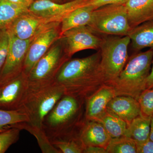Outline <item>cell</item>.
Segmentation results:
<instances>
[{
	"label": "cell",
	"instance_id": "5b68a950",
	"mask_svg": "<svg viewBox=\"0 0 153 153\" xmlns=\"http://www.w3.org/2000/svg\"><path fill=\"white\" fill-rule=\"evenodd\" d=\"M128 36L102 37L99 51L100 67L106 85H111L123 70L128 60Z\"/></svg>",
	"mask_w": 153,
	"mask_h": 153
},
{
	"label": "cell",
	"instance_id": "d6a6232c",
	"mask_svg": "<svg viewBox=\"0 0 153 153\" xmlns=\"http://www.w3.org/2000/svg\"><path fill=\"white\" fill-rule=\"evenodd\" d=\"M153 88V60L149 75L147 80L146 89Z\"/></svg>",
	"mask_w": 153,
	"mask_h": 153
},
{
	"label": "cell",
	"instance_id": "74e56055",
	"mask_svg": "<svg viewBox=\"0 0 153 153\" xmlns=\"http://www.w3.org/2000/svg\"><path fill=\"white\" fill-rule=\"evenodd\" d=\"M50 1H53L55 2L60 3V1H62V0H50Z\"/></svg>",
	"mask_w": 153,
	"mask_h": 153
},
{
	"label": "cell",
	"instance_id": "d590c367",
	"mask_svg": "<svg viewBox=\"0 0 153 153\" xmlns=\"http://www.w3.org/2000/svg\"><path fill=\"white\" fill-rule=\"evenodd\" d=\"M25 1L27 2V3L29 4V5H30L34 1V0H25Z\"/></svg>",
	"mask_w": 153,
	"mask_h": 153
},
{
	"label": "cell",
	"instance_id": "83f0119b",
	"mask_svg": "<svg viewBox=\"0 0 153 153\" xmlns=\"http://www.w3.org/2000/svg\"><path fill=\"white\" fill-rule=\"evenodd\" d=\"M21 131L14 128L0 132V153H5L12 145L18 141Z\"/></svg>",
	"mask_w": 153,
	"mask_h": 153
},
{
	"label": "cell",
	"instance_id": "4fadbf2b",
	"mask_svg": "<svg viewBox=\"0 0 153 153\" xmlns=\"http://www.w3.org/2000/svg\"><path fill=\"white\" fill-rule=\"evenodd\" d=\"M86 1L75 0L69 2L59 3L50 0H34L29 7V10L38 16L52 18L61 22L68 13L84 5Z\"/></svg>",
	"mask_w": 153,
	"mask_h": 153
},
{
	"label": "cell",
	"instance_id": "4dcf8cb0",
	"mask_svg": "<svg viewBox=\"0 0 153 153\" xmlns=\"http://www.w3.org/2000/svg\"><path fill=\"white\" fill-rule=\"evenodd\" d=\"M136 145L137 153H153V142L149 139Z\"/></svg>",
	"mask_w": 153,
	"mask_h": 153
},
{
	"label": "cell",
	"instance_id": "d4e9b609",
	"mask_svg": "<svg viewBox=\"0 0 153 153\" xmlns=\"http://www.w3.org/2000/svg\"><path fill=\"white\" fill-rule=\"evenodd\" d=\"M50 142L61 153H82L84 149L78 136L55 139Z\"/></svg>",
	"mask_w": 153,
	"mask_h": 153
},
{
	"label": "cell",
	"instance_id": "5bb4252c",
	"mask_svg": "<svg viewBox=\"0 0 153 153\" xmlns=\"http://www.w3.org/2000/svg\"><path fill=\"white\" fill-rule=\"evenodd\" d=\"M115 96L112 86L104 85L85 100V117L94 120L106 110L109 102Z\"/></svg>",
	"mask_w": 153,
	"mask_h": 153
},
{
	"label": "cell",
	"instance_id": "603a6c76",
	"mask_svg": "<svg viewBox=\"0 0 153 153\" xmlns=\"http://www.w3.org/2000/svg\"><path fill=\"white\" fill-rule=\"evenodd\" d=\"M14 128H19L21 131L27 130L36 137L42 153H61L50 142L43 128L31 125L27 122L17 124Z\"/></svg>",
	"mask_w": 153,
	"mask_h": 153
},
{
	"label": "cell",
	"instance_id": "e575fe53",
	"mask_svg": "<svg viewBox=\"0 0 153 153\" xmlns=\"http://www.w3.org/2000/svg\"><path fill=\"white\" fill-rule=\"evenodd\" d=\"M149 139L153 142V117L151 118Z\"/></svg>",
	"mask_w": 153,
	"mask_h": 153
},
{
	"label": "cell",
	"instance_id": "ba28073f",
	"mask_svg": "<svg viewBox=\"0 0 153 153\" xmlns=\"http://www.w3.org/2000/svg\"><path fill=\"white\" fill-rule=\"evenodd\" d=\"M9 33L8 50L4 64L0 71V85L13 79L24 71L28 48L35 38L22 40Z\"/></svg>",
	"mask_w": 153,
	"mask_h": 153
},
{
	"label": "cell",
	"instance_id": "4316f807",
	"mask_svg": "<svg viewBox=\"0 0 153 153\" xmlns=\"http://www.w3.org/2000/svg\"><path fill=\"white\" fill-rule=\"evenodd\" d=\"M141 115L147 117H153V88L145 89L137 100Z\"/></svg>",
	"mask_w": 153,
	"mask_h": 153
},
{
	"label": "cell",
	"instance_id": "8d00e7d4",
	"mask_svg": "<svg viewBox=\"0 0 153 153\" xmlns=\"http://www.w3.org/2000/svg\"><path fill=\"white\" fill-rule=\"evenodd\" d=\"M75 0H62V3L69 2L73 1Z\"/></svg>",
	"mask_w": 153,
	"mask_h": 153
},
{
	"label": "cell",
	"instance_id": "9a60e30c",
	"mask_svg": "<svg viewBox=\"0 0 153 153\" xmlns=\"http://www.w3.org/2000/svg\"><path fill=\"white\" fill-rule=\"evenodd\" d=\"M79 137L84 148L97 146L106 149L111 139L101 123L86 119L80 129Z\"/></svg>",
	"mask_w": 153,
	"mask_h": 153
},
{
	"label": "cell",
	"instance_id": "8fae6325",
	"mask_svg": "<svg viewBox=\"0 0 153 153\" xmlns=\"http://www.w3.org/2000/svg\"><path fill=\"white\" fill-rule=\"evenodd\" d=\"M60 23L46 29L33 39L28 48L24 71L29 74L33 66L43 57L56 40L61 37Z\"/></svg>",
	"mask_w": 153,
	"mask_h": 153
},
{
	"label": "cell",
	"instance_id": "52a82bcc",
	"mask_svg": "<svg viewBox=\"0 0 153 153\" xmlns=\"http://www.w3.org/2000/svg\"><path fill=\"white\" fill-rule=\"evenodd\" d=\"M70 58L66 56L60 37L53 43L28 74L29 86L45 85L55 81L63 64Z\"/></svg>",
	"mask_w": 153,
	"mask_h": 153
},
{
	"label": "cell",
	"instance_id": "44dd1931",
	"mask_svg": "<svg viewBox=\"0 0 153 153\" xmlns=\"http://www.w3.org/2000/svg\"><path fill=\"white\" fill-rule=\"evenodd\" d=\"M94 120L101 123L111 138L124 135L128 126L125 121L107 110Z\"/></svg>",
	"mask_w": 153,
	"mask_h": 153
},
{
	"label": "cell",
	"instance_id": "2e32d148",
	"mask_svg": "<svg viewBox=\"0 0 153 153\" xmlns=\"http://www.w3.org/2000/svg\"><path fill=\"white\" fill-rule=\"evenodd\" d=\"M106 110L125 121L128 125L141 114L138 100L126 96H115L108 104Z\"/></svg>",
	"mask_w": 153,
	"mask_h": 153
},
{
	"label": "cell",
	"instance_id": "7402d4cb",
	"mask_svg": "<svg viewBox=\"0 0 153 153\" xmlns=\"http://www.w3.org/2000/svg\"><path fill=\"white\" fill-rule=\"evenodd\" d=\"M29 7L0 0V30L7 29L21 14L27 12Z\"/></svg>",
	"mask_w": 153,
	"mask_h": 153
},
{
	"label": "cell",
	"instance_id": "cb8c5ba5",
	"mask_svg": "<svg viewBox=\"0 0 153 153\" xmlns=\"http://www.w3.org/2000/svg\"><path fill=\"white\" fill-rule=\"evenodd\" d=\"M28 121V117L19 110L9 111L0 108V132L14 128L17 124Z\"/></svg>",
	"mask_w": 153,
	"mask_h": 153
},
{
	"label": "cell",
	"instance_id": "7c38bea8",
	"mask_svg": "<svg viewBox=\"0 0 153 153\" xmlns=\"http://www.w3.org/2000/svg\"><path fill=\"white\" fill-rule=\"evenodd\" d=\"M29 86L28 75L24 71L0 85V108L9 111L19 110Z\"/></svg>",
	"mask_w": 153,
	"mask_h": 153
},
{
	"label": "cell",
	"instance_id": "f1b7e54d",
	"mask_svg": "<svg viewBox=\"0 0 153 153\" xmlns=\"http://www.w3.org/2000/svg\"><path fill=\"white\" fill-rule=\"evenodd\" d=\"M10 42V34L7 29L0 30V71L5 61Z\"/></svg>",
	"mask_w": 153,
	"mask_h": 153
},
{
	"label": "cell",
	"instance_id": "30bf717a",
	"mask_svg": "<svg viewBox=\"0 0 153 153\" xmlns=\"http://www.w3.org/2000/svg\"><path fill=\"white\" fill-rule=\"evenodd\" d=\"M87 26L74 28L61 35L64 51L71 58L75 53L86 49L99 50L102 37L95 35Z\"/></svg>",
	"mask_w": 153,
	"mask_h": 153
},
{
	"label": "cell",
	"instance_id": "d6986e66",
	"mask_svg": "<svg viewBox=\"0 0 153 153\" xmlns=\"http://www.w3.org/2000/svg\"><path fill=\"white\" fill-rule=\"evenodd\" d=\"M128 36L135 51L146 48L153 49V19L133 28Z\"/></svg>",
	"mask_w": 153,
	"mask_h": 153
},
{
	"label": "cell",
	"instance_id": "ffe728a7",
	"mask_svg": "<svg viewBox=\"0 0 153 153\" xmlns=\"http://www.w3.org/2000/svg\"><path fill=\"white\" fill-rule=\"evenodd\" d=\"M151 118L140 115L127 126L125 136L133 140L137 144L144 142L149 139Z\"/></svg>",
	"mask_w": 153,
	"mask_h": 153
},
{
	"label": "cell",
	"instance_id": "f546056e",
	"mask_svg": "<svg viewBox=\"0 0 153 153\" xmlns=\"http://www.w3.org/2000/svg\"><path fill=\"white\" fill-rule=\"evenodd\" d=\"M128 0H87L84 5L88 6L94 10L110 4H125Z\"/></svg>",
	"mask_w": 153,
	"mask_h": 153
},
{
	"label": "cell",
	"instance_id": "ac0fdd59",
	"mask_svg": "<svg viewBox=\"0 0 153 153\" xmlns=\"http://www.w3.org/2000/svg\"><path fill=\"white\" fill-rule=\"evenodd\" d=\"M93 11L89 6L83 5L68 13L60 22L61 36L71 29L87 26L91 20Z\"/></svg>",
	"mask_w": 153,
	"mask_h": 153
},
{
	"label": "cell",
	"instance_id": "277c9868",
	"mask_svg": "<svg viewBox=\"0 0 153 153\" xmlns=\"http://www.w3.org/2000/svg\"><path fill=\"white\" fill-rule=\"evenodd\" d=\"M64 94L63 88L55 81L45 85L29 86L19 110L28 117L27 122L42 128L44 117Z\"/></svg>",
	"mask_w": 153,
	"mask_h": 153
},
{
	"label": "cell",
	"instance_id": "484cf974",
	"mask_svg": "<svg viewBox=\"0 0 153 153\" xmlns=\"http://www.w3.org/2000/svg\"><path fill=\"white\" fill-rule=\"evenodd\" d=\"M106 150L107 153H137V145L133 140L123 136L111 138Z\"/></svg>",
	"mask_w": 153,
	"mask_h": 153
},
{
	"label": "cell",
	"instance_id": "1f68e13d",
	"mask_svg": "<svg viewBox=\"0 0 153 153\" xmlns=\"http://www.w3.org/2000/svg\"><path fill=\"white\" fill-rule=\"evenodd\" d=\"M83 153H107L106 149L97 146H88L84 148Z\"/></svg>",
	"mask_w": 153,
	"mask_h": 153
},
{
	"label": "cell",
	"instance_id": "836d02e7",
	"mask_svg": "<svg viewBox=\"0 0 153 153\" xmlns=\"http://www.w3.org/2000/svg\"><path fill=\"white\" fill-rule=\"evenodd\" d=\"M7 1L10 2L13 4H17L29 7L30 5L27 2L25 1V0H6Z\"/></svg>",
	"mask_w": 153,
	"mask_h": 153
},
{
	"label": "cell",
	"instance_id": "8992f818",
	"mask_svg": "<svg viewBox=\"0 0 153 153\" xmlns=\"http://www.w3.org/2000/svg\"><path fill=\"white\" fill-rule=\"evenodd\" d=\"M125 4L107 5L94 10L87 27L94 33L106 36H128L132 29Z\"/></svg>",
	"mask_w": 153,
	"mask_h": 153
},
{
	"label": "cell",
	"instance_id": "9c48e42d",
	"mask_svg": "<svg viewBox=\"0 0 153 153\" xmlns=\"http://www.w3.org/2000/svg\"><path fill=\"white\" fill-rule=\"evenodd\" d=\"M60 22L57 19L38 16L28 10L21 14L7 29L19 39L28 40Z\"/></svg>",
	"mask_w": 153,
	"mask_h": 153
},
{
	"label": "cell",
	"instance_id": "e0dca14e",
	"mask_svg": "<svg viewBox=\"0 0 153 153\" xmlns=\"http://www.w3.org/2000/svg\"><path fill=\"white\" fill-rule=\"evenodd\" d=\"M125 5L132 29L153 19V0H128Z\"/></svg>",
	"mask_w": 153,
	"mask_h": 153
},
{
	"label": "cell",
	"instance_id": "7a4b0ae2",
	"mask_svg": "<svg viewBox=\"0 0 153 153\" xmlns=\"http://www.w3.org/2000/svg\"><path fill=\"white\" fill-rule=\"evenodd\" d=\"M85 100L64 94L44 117L42 128L50 141L79 135L85 120H82Z\"/></svg>",
	"mask_w": 153,
	"mask_h": 153
},
{
	"label": "cell",
	"instance_id": "3957f363",
	"mask_svg": "<svg viewBox=\"0 0 153 153\" xmlns=\"http://www.w3.org/2000/svg\"><path fill=\"white\" fill-rule=\"evenodd\" d=\"M153 60L152 49L132 55L117 78L110 85L113 88L115 96H126L137 100L146 89Z\"/></svg>",
	"mask_w": 153,
	"mask_h": 153
},
{
	"label": "cell",
	"instance_id": "6da1fadb",
	"mask_svg": "<svg viewBox=\"0 0 153 153\" xmlns=\"http://www.w3.org/2000/svg\"><path fill=\"white\" fill-rule=\"evenodd\" d=\"M100 53L68 59L60 68L55 82L63 88L64 94L85 100L106 85L100 67Z\"/></svg>",
	"mask_w": 153,
	"mask_h": 153
}]
</instances>
